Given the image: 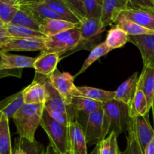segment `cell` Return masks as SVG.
<instances>
[{"label": "cell", "mask_w": 154, "mask_h": 154, "mask_svg": "<svg viewBox=\"0 0 154 154\" xmlns=\"http://www.w3.org/2000/svg\"><path fill=\"white\" fill-rule=\"evenodd\" d=\"M46 110V109H45ZM48 114L51 116L53 119L56 120L58 123H61L62 125L65 126H69L72 122L76 121V119L74 118L72 116L67 113L60 112V111H50V110H46Z\"/></svg>", "instance_id": "cell-38"}, {"label": "cell", "mask_w": 154, "mask_h": 154, "mask_svg": "<svg viewBox=\"0 0 154 154\" xmlns=\"http://www.w3.org/2000/svg\"><path fill=\"white\" fill-rule=\"evenodd\" d=\"M69 127V152L72 154H87V141L84 130L78 120L72 122Z\"/></svg>", "instance_id": "cell-12"}, {"label": "cell", "mask_w": 154, "mask_h": 154, "mask_svg": "<svg viewBox=\"0 0 154 154\" xmlns=\"http://www.w3.org/2000/svg\"><path fill=\"white\" fill-rule=\"evenodd\" d=\"M12 1H14L15 3H17V5H20V3L25 2H27V1H32V0H12Z\"/></svg>", "instance_id": "cell-47"}, {"label": "cell", "mask_w": 154, "mask_h": 154, "mask_svg": "<svg viewBox=\"0 0 154 154\" xmlns=\"http://www.w3.org/2000/svg\"><path fill=\"white\" fill-rule=\"evenodd\" d=\"M112 50L108 46V45L105 44V42H102V43L99 44L98 45L95 46L93 49L90 51V54H89L88 57L86 59V60L84 61V64H83L82 67L80 69L79 72L76 74L74 77H77L78 75H80L81 74L84 73L93 63L96 61L97 60H99L100 57H103V56L106 55L108 53H109L110 51H111Z\"/></svg>", "instance_id": "cell-30"}, {"label": "cell", "mask_w": 154, "mask_h": 154, "mask_svg": "<svg viewBox=\"0 0 154 154\" xmlns=\"http://www.w3.org/2000/svg\"><path fill=\"white\" fill-rule=\"evenodd\" d=\"M5 26V24L4 23V22H3L1 20V18H0V26Z\"/></svg>", "instance_id": "cell-49"}, {"label": "cell", "mask_w": 154, "mask_h": 154, "mask_svg": "<svg viewBox=\"0 0 154 154\" xmlns=\"http://www.w3.org/2000/svg\"><path fill=\"white\" fill-rule=\"evenodd\" d=\"M83 119L82 121H78V123L82 126L87 144L90 145L99 144L103 140V109L90 114H83Z\"/></svg>", "instance_id": "cell-5"}, {"label": "cell", "mask_w": 154, "mask_h": 154, "mask_svg": "<svg viewBox=\"0 0 154 154\" xmlns=\"http://www.w3.org/2000/svg\"><path fill=\"white\" fill-rule=\"evenodd\" d=\"M81 41V33L78 28L67 30L46 38V50L43 52L57 53L63 55L75 49Z\"/></svg>", "instance_id": "cell-4"}, {"label": "cell", "mask_w": 154, "mask_h": 154, "mask_svg": "<svg viewBox=\"0 0 154 154\" xmlns=\"http://www.w3.org/2000/svg\"><path fill=\"white\" fill-rule=\"evenodd\" d=\"M38 1L45 4L47 7L61 16L66 20L73 23L78 26L81 25V22L80 20L68 7L63 0H38Z\"/></svg>", "instance_id": "cell-23"}, {"label": "cell", "mask_w": 154, "mask_h": 154, "mask_svg": "<svg viewBox=\"0 0 154 154\" xmlns=\"http://www.w3.org/2000/svg\"><path fill=\"white\" fill-rule=\"evenodd\" d=\"M138 78L139 77L138 72H135L121 85H120L115 91L116 94L114 99L123 102L129 107L136 93Z\"/></svg>", "instance_id": "cell-17"}, {"label": "cell", "mask_w": 154, "mask_h": 154, "mask_svg": "<svg viewBox=\"0 0 154 154\" xmlns=\"http://www.w3.org/2000/svg\"><path fill=\"white\" fill-rule=\"evenodd\" d=\"M18 9V5L12 0H0V18L5 25L11 23Z\"/></svg>", "instance_id": "cell-34"}, {"label": "cell", "mask_w": 154, "mask_h": 154, "mask_svg": "<svg viewBox=\"0 0 154 154\" xmlns=\"http://www.w3.org/2000/svg\"><path fill=\"white\" fill-rule=\"evenodd\" d=\"M5 54H6L5 52H4V51H1V50H0V65H1L2 62L3 57H4Z\"/></svg>", "instance_id": "cell-46"}, {"label": "cell", "mask_w": 154, "mask_h": 154, "mask_svg": "<svg viewBox=\"0 0 154 154\" xmlns=\"http://www.w3.org/2000/svg\"><path fill=\"white\" fill-rule=\"evenodd\" d=\"M20 140L26 154H46V152L44 151L43 145L38 143L36 141L30 142L20 138Z\"/></svg>", "instance_id": "cell-37"}, {"label": "cell", "mask_w": 154, "mask_h": 154, "mask_svg": "<svg viewBox=\"0 0 154 154\" xmlns=\"http://www.w3.org/2000/svg\"><path fill=\"white\" fill-rule=\"evenodd\" d=\"M99 154H110L111 150V136L108 135L99 143Z\"/></svg>", "instance_id": "cell-40"}, {"label": "cell", "mask_w": 154, "mask_h": 154, "mask_svg": "<svg viewBox=\"0 0 154 154\" xmlns=\"http://www.w3.org/2000/svg\"><path fill=\"white\" fill-rule=\"evenodd\" d=\"M148 104L147 98L144 92L138 87H137L134 99L129 107V114L130 118H134L137 116L148 115L149 113Z\"/></svg>", "instance_id": "cell-25"}, {"label": "cell", "mask_w": 154, "mask_h": 154, "mask_svg": "<svg viewBox=\"0 0 154 154\" xmlns=\"http://www.w3.org/2000/svg\"><path fill=\"white\" fill-rule=\"evenodd\" d=\"M0 50L8 51H37L46 50V38H13L1 47Z\"/></svg>", "instance_id": "cell-8"}, {"label": "cell", "mask_w": 154, "mask_h": 154, "mask_svg": "<svg viewBox=\"0 0 154 154\" xmlns=\"http://www.w3.org/2000/svg\"><path fill=\"white\" fill-rule=\"evenodd\" d=\"M102 109L104 111L103 139L111 132H114L118 136L127 130L130 117L129 107L126 104L113 99L102 103Z\"/></svg>", "instance_id": "cell-2"}, {"label": "cell", "mask_w": 154, "mask_h": 154, "mask_svg": "<svg viewBox=\"0 0 154 154\" xmlns=\"http://www.w3.org/2000/svg\"><path fill=\"white\" fill-rule=\"evenodd\" d=\"M152 109H153V123H154V97L153 99V104H152Z\"/></svg>", "instance_id": "cell-48"}, {"label": "cell", "mask_w": 154, "mask_h": 154, "mask_svg": "<svg viewBox=\"0 0 154 154\" xmlns=\"http://www.w3.org/2000/svg\"><path fill=\"white\" fill-rule=\"evenodd\" d=\"M13 38V36L11 35L10 33L8 32L7 29L5 27L0 26V48Z\"/></svg>", "instance_id": "cell-41"}, {"label": "cell", "mask_w": 154, "mask_h": 154, "mask_svg": "<svg viewBox=\"0 0 154 154\" xmlns=\"http://www.w3.org/2000/svg\"><path fill=\"white\" fill-rule=\"evenodd\" d=\"M115 26L121 29L129 36L144 35H154V31L148 29L138 24L131 21L120 14L115 23Z\"/></svg>", "instance_id": "cell-26"}, {"label": "cell", "mask_w": 154, "mask_h": 154, "mask_svg": "<svg viewBox=\"0 0 154 154\" xmlns=\"http://www.w3.org/2000/svg\"><path fill=\"white\" fill-rule=\"evenodd\" d=\"M35 78L42 80L45 85L47 93L46 100L45 102V108L50 111H57L60 112L67 113L78 120L79 112L72 105H67L63 100L60 93L51 85L48 80V77L36 74Z\"/></svg>", "instance_id": "cell-6"}, {"label": "cell", "mask_w": 154, "mask_h": 154, "mask_svg": "<svg viewBox=\"0 0 154 154\" xmlns=\"http://www.w3.org/2000/svg\"><path fill=\"white\" fill-rule=\"evenodd\" d=\"M81 33V41L75 50L81 46L89 43L95 37L100 35L105 30V27L102 26L100 18H86L78 27Z\"/></svg>", "instance_id": "cell-14"}, {"label": "cell", "mask_w": 154, "mask_h": 154, "mask_svg": "<svg viewBox=\"0 0 154 154\" xmlns=\"http://www.w3.org/2000/svg\"><path fill=\"white\" fill-rule=\"evenodd\" d=\"M46 97L45 85L40 79L35 78L31 84L23 89L24 104H45Z\"/></svg>", "instance_id": "cell-16"}, {"label": "cell", "mask_w": 154, "mask_h": 154, "mask_svg": "<svg viewBox=\"0 0 154 154\" xmlns=\"http://www.w3.org/2000/svg\"><path fill=\"white\" fill-rule=\"evenodd\" d=\"M128 8H130L129 0H103L100 17L102 26L106 28L115 23L122 12Z\"/></svg>", "instance_id": "cell-9"}, {"label": "cell", "mask_w": 154, "mask_h": 154, "mask_svg": "<svg viewBox=\"0 0 154 154\" xmlns=\"http://www.w3.org/2000/svg\"><path fill=\"white\" fill-rule=\"evenodd\" d=\"M18 7L19 8L28 12L40 24L48 19L64 20L61 16L53 11L38 0H32V1H27L20 3L18 5Z\"/></svg>", "instance_id": "cell-10"}, {"label": "cell", "mask_w": 154, "mask_h": 154, "mask_svg": "<svg viewBox=\"0 0 154 154\" xmlns=\"http://www.w3.org/2000/svg\"><path fill=\"white\" fill-rule=\"evenodd\" d=\"M153 2H154V0H153Z\"/></svg>", "instance_id": "cell-51"}, {"label": "cell", "mask_w": 154, "mask_h": 154, "mask_svg": "<svg viewBox=\"0 0 154 154\" xmlns=\"http://www.w3.org/2000/svg\"><path fill=\"white\" fill-rule=\"evenodd\" d=\"M87 18H100L102 15V0H84Z\"/></svg>", "instance_id": "cell-35"}, {"label": "cell", "mask_w": 154, "mask_h": 154, "mask_svg": "<svg viewBox=\"0 0 154 154\" xmlns=\"http://www.w3.org/2000/svg\"><path fill=\"white\" fill-rule=\"evenodd\" d=\"M99 144H96V147H95V148L93 149V151L91 152L90 154H99Z\"/></svg>", "instance_id": "cell-45"}, {"label": "cell", "mask_w": 154, "mask_h": 154, "mask_svg": "<svg viewBox=\"0 0 154 154\" xmlns=\"http://www.w3.org/2000/svg\"><path fill=\"white\" fill-rule=\"evenodd\" d=\"M129 42L138 48L144 66L154 68V35L129 36Z\"/></svg>", "instance_id": "cell-11"}, {"label": "cell", "mask_w": 154, "mask_h": 154, "mask_svg": "<svg viewBox=\"0 0 154 154\" xmlns=\"http://www.w3.org/2000/svg\"><path fill=\"white\" fill-rule=\"evenodd\" d=\"M43 128L50 140V145L57 152L65 154L69 152V127L56 121L48 111H44L41 121Z\"/></svg>", "instance_id": "cell-3"}, {"label": "cell", "mask_w": 154, "mask_h": 154, "mask_svg": "<svg viewBox=\"0 0 154 154\" xmlns=\"http://www.w3.org/2000/svg\"><path fill=\"white\" fill-rule=\"evenodd\" d=\"M131 120L137 139L144 153L147 146L154 138V128L152 127L149 122L148 115L137 116L134 118H131Z\"/></svg>", "instance_id": "cell-13"}, {"label": "cell", "mask_w": 154, "mask_h": 154, "mask_svg": "<svg viewBox=\"0 0 154 154\" xmlns=\"http://www.w3.org/2000/svg\"><path fill=\"white\" fill-rule=\"evenodd\" d=\"M23 105L22 90L0 101V114H5L9 119L13 118L14 115Z\"/></svg>", "instance_id": "cell-22"}, {"label": "cell", "mask_w": 154, "mask_h": 154, "mask_svg": "<svg viewBox=\"0 0 154 154\" xmlns=\"http://www.w3.org/2000/svg\"><path fill=\"white\" fill-rule=\"evenodd\" d=\"M102 2H103V0H102Z\"/></svg>", "instance_id": "cell-50"}, {"label": "cell", "mask_w": 154, "mask_h": 154, "mask_svg": "<svg viewBox=\"0 0 154 154\" xmlns=\"http://www.w3.org/2000/svg\"><path fill=\"white\" fill-rule=\"evenodd\" d=\"M81 22L87 18L84 0H63Z\"/></svg>", "instance_id": "cell-36"}, {"label": "cell", "mask_w": 154, "mask_h": 154, "mask_svg": "<svg viewBox=\"0 0 154 154\" xmlns=\"http://www.w3.org/2000/svg\"><path fill=\"white\" fill-rule=\"evenodd\" d=\"M81 96L87 97L96 102L105 103L115 98V91H108L91 87H77Z\"/></svg>", "instance_id": "cell-24"}, {"label": "cell", "mask_w": 154, "mask_h": 154, "mask_svg": "<svg viewBox=\"0 0 154 154\" xmlns=\"http://www.w3.org/2000/svg\"><path fill=\"white\" fill-rule=\"evenodd\" d=\"M0 154H13L9 118L2 114H0Z\"/></svg>", "instance_id": "cell-27"}, {"label": "cell", "mask_w": 154, "mask_h": 154, "mask_svg": "<svg viewBox=\"0 0 154 154\" xmlns=\"http://www.w3.org/2000/svg\"><path fill=\"white\" fill-rule=\"evenodd\" d=\"M72 105L79 113L90 114L102 108V103L84 96H74Z\"/></svg>", "instance_id": "cell-28"}, {"label": "cell", "mask_w": 154, "mask_h": 154, "mask_svg": "<svg viewBox=\"0 0 154 154\" xmlns=\"http://www.w3.org/2000/svg\"><path fill=\"white\" fill-rule=\"evenodd\" d=\"M36 58L26 56L8 54L6 53L0 65V70L5 69H23L24 68H33Z\"/></svg>", "instance_id": "cell-20"}, {"label": "cell", "mask_w": 154, "mask_h": 154, "mask_svg": "<svg viewBox=\"0 0 154 154\" xmlns=\"http://www.w3.org/2000/svg\"><path fill=\"white\" fill-rule=\"evenodd\" d=\"M5 27L7 29L11 35L13 36L14 38H48L41 32L17 24H6Z\"/></svg>", "instance_id": "cell-31"}, {"label": "cell", "mask_w": 154, "mask_h": 154, "mask_svg": "<svg viewBox=\"0 0 154 154\" xmlns=\"http://www.w3.org/2000/svg\"><path fill=\"white\" fill-rule=\"evenodd\" d=\"M60 60V56L57 53L41 52L40 55L36 57L33 69L36 74L48 77L57 69Z\"/></svg>", "instance_id": "cell-15"}, {"label": "cell", "mask_w": 154, "mask_h": 154, "mask_svg": "<svg viewBox=\"0 0 154 154\" xmlns=\"http://www.w3.org/2000/svg\"><path fill=\"white\" fill-rule=\"evenodd\" d=\"M11 23L23 26L40 32L41 24L28 12L20 8L18 9Z\"/></svg>", "instance_id": "cell-33"}, {"label": "cell", "mask_w": 154, "mask_h": 154, "mask_svg": "<svg viewBox=\"0 0 154 154\" xmlns=\"http://www.w3.org/2000/svg\"><path fill=\"white\" fill-rule=\"evenodd\" d=\"M13 154H26V151L24 150L22 144H21L20 138L17 141H16L15 149H14V151H13Z\"/></svg>", "instance_id": "cell-42"}, {"label": "cell", "mask_w": 154, "mask_h": 154, "mask_svg": "<svg viewBox=\"0 0 154 154\" xmlns=\"http://www.w3.org/2000/svg\"><path fill=\"white\" fill-rule=\"evenodd\" d=\"M130 8L146 11L154 14V2L153 0H129Z\"/></svg>", "instance_id": "cell-39"}, {"label": "cell", "mask_w": 154, "mask_h": 154, "mask_svg": "<svg viewBox=\"0 0 154 154\" xmlns=\"http://www.w3.org/2000/svg\"><path fill=\"white\" fill-rule=\"evenodd\" d=\"M75 77L68 72H61L56 69L50 76L48 80L51 85L60 94L63 100L67 105H72V98L74 96H81L74 84Z\"/></svg>", "instance_id": "cell-7"}, {"label": "cell", "mask_w": 154, "mask_h": 154, "mask_svg": "<svg viewBox=\"0 0 154 154\" xmlns=\"http://www.w3.org/2000/svg\"><path fill=\"white\" fill-rule=\"evenodd\" d=\"M127 132V145H126V150L124 151L119 150L118 154H144L140 146L138 139H137L131 118L129 122V124H128Z\"/></svg>", "instance_id": "cell-32"}, {"label": "cell", "mask_w": 154, "mask_h": 154, "mask_svg": "<svg viewBox=\"0 0 154 154\" xmlns=\"http://www.w3.org/2000/svg\"><path fill=\"white\" fill-rule=\"evenodd\" d=\"M129 36L121 29L114 26L108 32L105 42L111 50L122 48L129 42Z\"/></svg>", "instance_id": "cell-29"}, {"label": "cell", "mask_w": 154, "mask_h": 154, "mask_svg": "<svg viewBox=\"0 0 154 154\" xmlns=\"http://www.w3.org/2000/svg\"><path fill=\"white\" fill-rule=\"evenodd\" d=\"M46 154H61V153H58V152L56 151V150H54V149L53 148L51 145H49L48 147V148H47ZM65 154H72V153H71L70 152H67V153H65Z\"/></svg>", "instance_id": "cell-44"}, {"label": "cell", "mask_w": 154, "mask_h": 154, "mask_svg": "<svg viewBox=\"0 0 154 154\" xmlns=\"http://www.w3.org/2000/svg\"><path fill=\"white\" fill-rule=\"evenodd\" d=\"M45 104H24L14 115L13 120L20 138L30 142L35 141V135L41 125Z\"/></svg>", "instance_id": "cell-1"}, {"label": "cell", "mask_w": 154, "mask_h": 154, "mask_svg": "<svg viewBox=\"0 0 154 154\" xmlns=\"http://www.w3.org/2000/svg\"><path fill=\"white\" fill-rule=\"evenodd\" d=\"M138 87L144 92L150 110L152 108L154 97V68L144 66L138 78Z\"/></svg>", "instance_id": "cell-18"}, {"label": "cell", "mask_w": 154, "mask_h": 154, "mask_svg": "<svg viewBox=\"0 0 154 154\" xmlns=\"http://www.w3.org/2000/svg\"><path fill=\"white\" fill-rule=\"evenodd\" d=\"M78 26L77 24L65 20L48 19L41 24L40 32L47 37H51Z\"/></svg>", "instance_id": "cell-19"}, {"label": "cell", "mask_w": 154, "mask_h": 154, "mask_svg": "<svg viewBox=\"0 0 154 154\" xmlns=\"http://www.w3.org/2000/svg\"><path fill=\"white\" fill-rule=\"evenodd\" d=\"M144 154H154V138L146 147Z\"/></svg>", "instance_id": "cell-43"}, {"label": "cell", "mask_w": 154, "mask_h": 154, "mask_svg": "<svg viewBox=\"0 0 154 154\" xmlns=\"http://www.w3.org/2000/svg\"><path fill=\"white\" fill-rule=\"evenodd\" d=\"M121 15L135 23L154 31V14L146 11L128 8L123 11Z\"/></svg>", "instance_id": "cell-21"}]
</instances>
